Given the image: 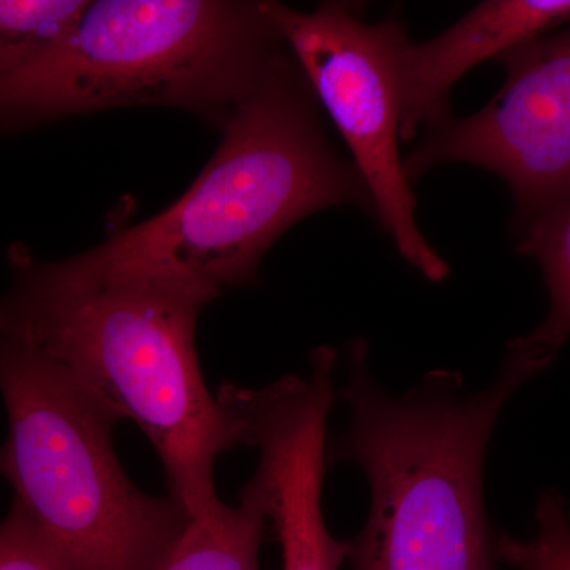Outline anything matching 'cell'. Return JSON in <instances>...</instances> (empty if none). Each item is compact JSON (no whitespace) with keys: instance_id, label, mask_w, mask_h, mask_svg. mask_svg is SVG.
Listing matches in <instances>:
<instances>
[{"instance_id":"6","label":"cell","mask_w":570,"mask_h":570,"mask_svg":"<svg viewBox=\"0 0 570 570\" xmlns=\"http://www.w3.org/2000/svg\"><path fill=\"white\" fill-rule=\"evenodd\" d=\"M292 58L343 135L366 184L374 217L397 253L428 281L449 276L448 262L420 230L417 204L400 154L395 52L406 36L400 18L366 20L354 2H322L299 11L265 2Z\"/></svg>"},{"instance_id":"7","label":"cell","mask_w":570,"mask_h":570,"mask_svg":"<svg viewBox=\"0 0 570 570\" xmlns=\"http://www.w3.org/2000/svg\"><path fill=\"white\" fill-rule=\"evenodd\" d=\"M504 85L482 110L426 130L404 159L409 183L468 164L508 184L515 232L570 200V24L498 59Z\"/></svg>"},{"instance_id":"9","label":"cell","mask_w":570,"mask_h":570,"mask_svg":"<svg viewBox=\"0 0 570 570\" xmlns=\"http://www.w3.org/2000/svg\"><path fill=\"white\" fill-rule=\"evenodd\" d=\"M570 24V0H487L423 43L396 45L400 137L411 141L450 118V91L479 63Z\"/></svg>"},{"instance_id":"12","label":"cell","mask_w":570,"mask_h":570,"mask_svg":"<svg viewBox=\"0 0 570 570\" xmlns=\"http://www.w3.org/2000/svg\"><path fill=\"white\" fill-rule=\"evenodd\" d=\"M89 0H0V80L70 31Z\"/></svg>"},{"instance_id":"8","label":"cell","mask_w":570,"mask_h":570,"mask_svg":"<svg viewBox=\"0 0 570 570\" xmlns=\"http://www.w3.org/2000/svg\"><path fill=\"white\" fill-rule=\"evenodd\" d=\"M335 347L311 354L307 376H284L262 389L224 382L216 400L236 444L258 450L250 483L264 501L283 570H340L348 540L326 530L322 483L326 461V420L336 397Z\"/></svg>"},{"instance_id":"10","label":"cell","mask_w":570,"mask_h":570,"mask_svg":"<svg viewBox=\"0 0 570 570\" xmlns=\"http://www.w3.org/2000/svg\"><path fill=\"white\" fill-rule=\"evenodd\" d=\"M266 530L264 501L247 482L236 508L223 502L189 519L159 570H261L258 551Z\"/></svg>"},{"instance_id":"4","label":"cell","mask_w":570,"mask_h":570,"mask_svg":"<svg viewBox=\"0 0 570 570\" xmlns=\"http://www.w3.org/2000/svg\"><path fill=\"white\" fill-rule=\"evenodd\" d=\"M292 61L265 2L89 0L66 36L0 80V135L124 107L220 126Z\"/></svg>"},{"instance_id":"5","label":"cell","mask_w":570,"mask_h":570,"mask_svg":"<svg viewBox=\"0 0 570 570\" xmlns=\"http://www.w3.org/2000/svg\"><path fill=\"white\" fill-rule=\"evenodd\" d=\"M9 438L0 475L41 539L71 570H159L189 515L149 497L112 448L118 420L36 351L0 335Z\"/></svg>"},{"instance_id":"11","label":"cell","mask_w":570,"mask_h":570,"mask_svg":"<svg viewBox=\"0 0 570 570\" xmlns=\"http://www.w3.org/2000/svg\"><path fill=\"white\" fill-rule=\"evenodd\" d=\"M517 249L534 258L549 288V316L523 343L554 358L570 337V200L515 232Z\"/></svg>"},{"instance_id":"2","label":"cell","mask_w":570,"mask_h":570,"mask_svg":"<svg viewBox=\"0 0 570 570\" xmlns=\"http://www.w3.org/2000/svg\"><path fill=\"white\" fill-rule=\"evenodd\" d=\"M220 127L219 148L178 202L63 264L81 275L165 277L216 299L255 284L273 243L309 214L351 205L374 217L295 59Z\"/></svg>"},{"instance_id":"13","label":"cell","mask_w":570,"mask_h":570,"mask_svg":"<svg viewBox=\"0 0 570 570\" xmlns=\"http://www.w3.org/2000/svg\"><path fill=\"white\" fill-rule=\"evenodd\" d=\"M0 570H71L13 501L0 524Z\"/></svg>"},{"instance_id":"1","label":"cell","mask_w":570,"mask_h":570,"mask_svg":"<svg viewBox=\"0 0 570 570\" xmlns=\"http://www.w3.org/2000/svg\"><path fill=\"white\" fill-rule=\"evenodd\" d=\"M10 264L0 335L61 367L118 422L132 420L189 519L219 508L214 466L238 445L195 351L198 316L213 299L165 277L81 275L24 247H11Z\"/></svg>"},{"instance_id":"3","label":"cell","mask_w":570,"mask_h":570,"mask_svg":"<svg viewBox=\"0 0 570 570\" xmlns=\"http://www.w3.org/2000/svg\"><path fill=\"white\" fill-rule=\"evenodd\" d=\"M367 362L354 337L340 392L351 422L326 450L328 464L352 461L370 482V517L348 540L352 570H494L487 445L513 393L553 360L519 337L490 387L464 393L459 373L434 371L401 397L379 387Z\"/></svg>"}]
</instances>
